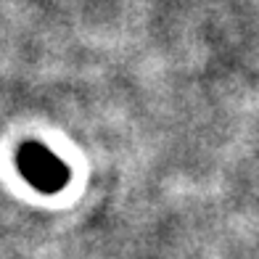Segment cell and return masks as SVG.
Wrapping results in <instances>:
<instances>
[{"label":"cell","instance_id":"1","mask_svg":"<svg viewBox=\"0 0 259 259\" xmlns=\"http://www.w3.org/2000/svg\"><path fill=\"white\" fill-rule=\"evenodd\" d=\"M19 167L24 172V178L40 188V191H58L66 183V169L51 151L42 146H27L19 154Z\"/></svg>","mask_w":259,"mask_h":259}]
</instances>
